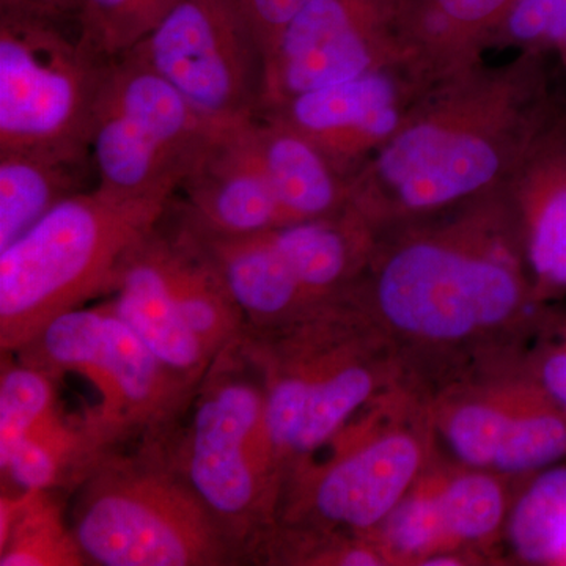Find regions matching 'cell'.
I'll return each mask as SVG.
<instances>
[{"label": "cell", "instance_id": "obj_30", "mask_svg": "<svg viewBox=\"0 0 566 566\" xmlns=\"http://www.w3.org/2000/svg\"><path fill=\"white\" fill-rule=\"evenodd\" d=\"M0 6L21 7L55 20L77 22L82 0H0Z\"/></svg>", "mask_w": 566, "mask_h": 566}, {"label": "cell", "instance_id": "obj_5", "mask_svg": "<svg viewBox=\"0 0 566 566\" xmlns=\"http://www.w3.org/2000/svg\"><path fill=\"white\" fill-rule=\"evenodd\" d=\"M104 450L74 485L70 528L102 566H219L240 554L186 483L164 439Z\"/></svg>", "mask_w": 566, "mask_h": 566}, {"label": "cell", "instance_id": "obj_6", "mask_svg": "<svg viewBox=\"0 0 566 566\" xmlns=\"http://www.w3.org/2000/svg\"><path fill=\"white\" fill-rule=\"evenodd\" d=\"M167 203L118 200L95 188L59 203L2 249V354L20 352L55 316L109 294L123 260Z\"/></svg>", "mask_w": 566, "mask_h": 566}, {"label": "cell", "instance_id": "obj_22", "mask_svg": "<svg viewBox=\"0 0 566 566\" xmlns=\"http://www.w3.org/2000/svg\"><path fill=\"white\" fill-rule=\"evenodd\" d=\"M566 458V409L526 374L491 471L528 476Z\"/></svg>", "mask_w": 566, "mask_h": 566}, {"label": "cell", "instance_id": "obj_11", "mask_svg": "<svg viewBox=\"0 0 566 566\" xmlns=\"http://www.w3.org/2000/svg\"><path fill=\"white\" fill-rule=\"evenodd\" d=\"M134 50L212 122L263 109L266 59L234 0H181Z\"/></svg>", "mask_w": 566, "mask_h": 566}, {"label": "cell", "instance_id": "obj_9", "mask_svg": "<svg viewBox=\"0 0 566 566\" xmlns=\"http://www.w3.org/2000/svg\"><path fill=\"white\" fill-rule=\"evenodd\" d=\"M70 22L0 6V151L92 155L111 62Z\"/></svg>", "mask_w": 566, "mask_h": 566}, {"label": "cell", "instance_id": "obj_7", "mask_svg": "<svg viewBox=\"0 0 566 566\" xmlns=\"http://www.w3.org/2000/svg\"><path fill=\"white\" fill-rule=\"evenodd\" d=\"M433 434L430 406L406 390H389L331 442L327 460L286 476L275 524L371 538L430 468Z\"/></svg>", "mask_w": 566, "mask_h": 566}, {"label": "cell", "instance_id": "obj_8", "mask_svg": "<svg viewBox=\"0 0 566 566\" xmlns=\"http://www.w3.org/2000/svg\"><path fill=\"white\" fill-rule=\"evenodd\" d=\"M10 356L54 379L80 376L95 389L98 401L85 423L103 452L172 433L197 390L164 367L107 304L55 316Z\"/></svg>", "mask_w": 566, "mask_h": 566}, {"label": "cell", "instance_id": "obj_1", "mask_svg": "<svg viewBox=\"0 0 566 566\" xmlns=\"http://www.w3.org/2000/svg\"><path fill=\"white\" fill-rule=\"evenodd\" d=\"M565 118L546 52L476 63L424 91L349 180V205L379 233L504 191Z\"/></svg>", "mask_w": 566, "mask_h": 566}, {"label": "cell", "instance_id": "obj_16", "mask_svg": "<svg viewBox=\"0 0 566 566\" xmlns=\"http://www.w3.org/2000/svg\"><path fill=\"white\" fill-rule=\"evenodd\" d=\"M536 300L566 292V118L506 186Z\"/></svg>", "mask_w": 566, "mask_h": 566}, {"label": "cell", "instance_id": "obj_13", "mask_svg": "<svg viewBox=\"0 0 566 566\" xmlns=\"http://www.w3.org/2000/svg\"><path fill=\"white\" fill-rule=\"evenodd\" d=\"M431 82L409 62L301 93L260 114L307 137L344 177L354 175L386 144Z\"/></svg>", "mask_w": 566, "mask_h": 566}, {"label": "cell", "instance_id": "obj_26", "mask_svg": "<svg viewBox=\"0 0 566 566\" xmlns=\"http://www.w3.org/2000/svg\"><path fill=\"white\" fill-rule=\"evenodd\" d=\"M77 24L107 57L133 50L153 29L147 0H82Z\"/></svg>", "mask_w": 566, "mask_h": 566}, {"label": "cell", "instance_id": "obj_18", "mask_svg": "<svg viewBox=\"0 0 566 566\" xmlns=\"http://www.w3.org/2000/svg\"><path fill=\"white\" fill-rule=\"evenodd\" d=\"M252 134L285 226L349 207L348 178L303 134L266 114L253 118Z\"/></svg>", "mask_w": 566, "mask_h": 566}, {"label": "cell", "instance_id": "obj_19", "mask_svg": "<svg viewBox=\"0 0 566 566\" xmlns=\"http://www.w3.org/2000/svg\"><path fill=\"white\" fill-rule=\"evenodd\" d=\"M95 188L92 155L0 151V251L59 203Z\"/></svg>", "mask_w": 566, "mask_h": 566}, {"label": "cell", "instance_id": "obj_24", "mask_svg": "<svg viewBox=\"0 0 566 566\" xmlns=\"http://www.w3.org/2000/svg\"><path fill=\"white\" fill-rule=\"evenodd\" d=\"M510 545L520 560L562 565L566 554V465L528 475L506 517Z\"/></svg>", "mask_w": 566, "mask_h": 566}, {"label": "cell", "instance_id": "obj_15", "mask_svg": "<svg viewBox=\"0 0 566 566\" xmlns=\"http://www.w3.org/2000/svg\"><path fill=\"white\" fill-rule=\"evenodd\" d=\"M155 227L123 260L107 305L139 335L164 367L197 389L216 357L193 334L175 303Z\"/></svg>", "mask_w": 566, "mask_h": 566}, {"label": "cell", "instance_id": "obj_21", "mask_svg": "<svg viewBox=\"0 0 566 566\" xmlns=\"http://www.w3.org/2000/svg\"><path fill=\"white\" fill-rule=\"evenodd\" d=\"M52 491L2 495V566H76L87 564L70 524L52 501Z\"/></svg>", "mask_w": 566, "mask_h": 566}, {"label": "cell", "instance_id": "obj_20", "mask_svg": "<svg viewBox=\"0 0 566 566\" xmlns=\"http://www.w3.org/2000/svg\"><path fill=\"white\" fill-rule=\"evenodd\" d=\"M524 375L450 387L430 405L434 431L460 465L493 469Z\"/></svg>", "mask_w": 566, "mask_h": 566}, {"label": "cell", "instance_id": "obj_23", "mask_svg": "<svg viewBox=\"0 0 566 566\" xmlns=\"http://www.w3.org/2000/svg\"><path fill=\"white\" fill-rule=\"evenodd\" d=\"M505 479L490 469H439V505L452 549L469 553L497 538L510 512Z\"/></svg>", "mask_w": 566, "mask_h": 566}, {"label": "cell", "instance_id": "obj_28", "mask_svg": "<svg viewBox=\"0 0 566 566\" xmlns=\"http://www.w3.org/2000/svg\"><path fill=\"white\" fill-rule=\"evenodd\" d=\"M312 0H234L241 17L270 61L279 41Z\"/></svg>", "mask_w": 566, "mask_h": 566}, {"label": "cell", "instance_id": "obj_12", "mask_svg": "<svg viewBox=\"0 0 566 566\" xmlns=\"http://www.w3.org/2000/svg\"><path fill=\"white\" fill-rule=\"evenodd\" d=\"M398 0H312L266 63L263 109L406 62Z\"/></svg>", "mask_w": 566, "mask_h": 566}, {"label": "cell", "instance_id": "obj_3", "mask_svg": "<svg viewBox=\"0 0 566 566\" xmlns=\"http://www.w3.org/2000/svg\"><path fill=\"white\" fill-rule=\"evenodd\" d=\"M243 337L262 370L283 482L389 392L401 370L392 345L346 296L285 326L245 327Z\"/></svg>", "mask_w": 566, "mask_h": 566}, {"label": "cell", "instance_id": "obj_10", "mask_svg": "<svg viewBox=\"0 0 566 566\" xmlns=\"http://www.w3.org/2000/svg\"><path fill=\"white\" fill-rule=\"evenodd\" d=\"M222 123L205 117L136 50L112 59L93 122L96 189L167 203Z\"/></svg>", "mask_w": 566, "mask_h": 566}, {"label": "cell", "instance_id": "obj_32", "mask_svg": "<svg viewBox=\"0 0 566 566\" xmlns=\"http://www.w3.org/2000/svg\"><path fill=\"white\" fill-rule=\"evenodd\" d=\"M557 50L560 51L562 61H564V65L566 69V33L564 40H562L560 44H558Z\"/></svg>", "mask_w": 566, "mask_h": 566}, {"label": "cell", "instance_id": "obj_25", "mask_svg": "<svg viewBox=\"0 0 566 566\" xmlns=\"http://www.w3.org/2000/svg\"><path fill=\"white\" fill-rule=\"evenodd\" d=\"M371 539L387 564L422 565L434 554L452 549L439 505V468L427 469L422 479L395 506Z\"/></svg>", "mask_w": 566, "mask_h": 566}, {"label": "cell", "instance_id": "obj_14", "mask_svg": "<svg viewBox=\"0 0 566 566\" xmlns=\"http://www.w3.org/2000/svg\"><path fill=\"white\" fill-rule=\"evenodd\" d=\"M253 118L219 125L174 196L186 218L200 229L252 234L285 226L253 140Z\"/></svg>", "mask_w": 566, "mask_h": 566}, {"label": "cell", "instance_id": "obj_29", "mask_svg": "<svg viewBox=\"0 0 566 566\" xmlns=\"http://www.w3.org/2000/svg\"><path fill=\"white\" fill-rule=\"evenodd\" d=\"M527 374L566 409V323L558 327L553 342L543 346Z\"/></svg>", "mask_w": 566, "mask_h": 566}, {"label": "cell", "instance_id": "obj_17", "mask_svg": "<svg viewBox=\"0 0 566 566\" xmlns=\"http://www.w3.org/2000/svg\"><path fill=\"white\" fill-rule=\"evenodd\" d=\"M520 0H398L406 61L438 82L482 62Z\"/></svg>", "mask_w": 566, "mask_h": 566}, {"label": "cell", "instance_id": "obj_27", "mask_svg": "<svg viewBox=\"0 0 566 566\" xmlns=\"http://www.w3.org/2000/svg\"><path fill=\"white\" fill-rule=\"evenodd\" d=\"M566 33V0H520L494 39L493 46L547 52Z\"/></svg>", "mask_w": 566, "mask_h": 566}, {"label": "cell", "instance_id": "obj_2", "mask_svg": "<svg viewBox=\"0 0 566 566\" xmlns=\"http://www.w3.org/2000/svg\"><path fill=\"white\" fill-rule=\"evenodd\" d=\"M345 296L390 345L433 354L512 337L539 303L506 189L382 230Z\"/></svg>", "mask_w": 566, "mask_h": 566}, {"label": "cell", "instance_id": "obj_4", "mask_svg": "<svg viewBox=\"0 0 566 566\" xmlns=\"http://www.w3.org/2000/svg\"><path fill=\"white\" fill-rule=\"evenodd\" d=\"M164 444L241 560H248L275 524L283 479L268 436L262 370L243 334L212 360Z\"/></svg>", "mask_w": 566, "mask_h": 566}, {"label": "cell", "instance_id": "obj_31", "mask_svg": "<svg viewBox=\"0 0 566 566\" xmlns=\"http://www.w3.org/2000/svg\"><path fill=\"white\" fill-rule=\"evenodd\" d=\"M180 2L181 0H147L148 14H150L153 28Z\"/></svg>", "mask_w": 566, "mask_h": 566}]
</instances>
